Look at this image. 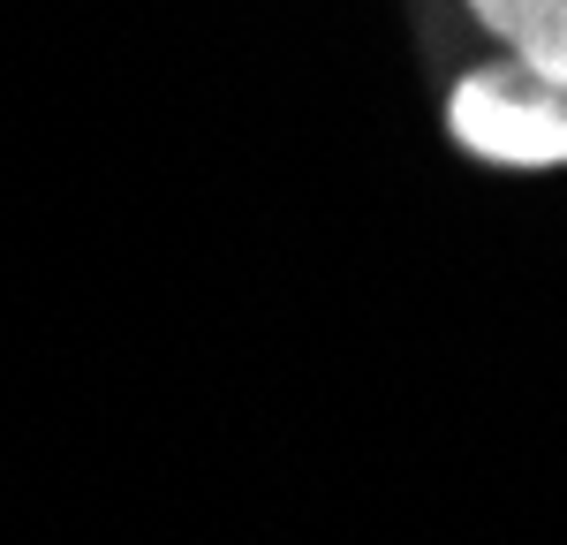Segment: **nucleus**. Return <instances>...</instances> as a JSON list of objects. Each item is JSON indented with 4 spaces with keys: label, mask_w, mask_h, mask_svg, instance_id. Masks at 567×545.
<instances>
[{
    "label": "nucleus",
    "mask_w": 567,
    "mask_h": 545,
    "mask_svg": "<svg viewBox=\"0 0 567 545\" xmlns=\"http://www.w3.org/2000/svg\"><path fill=\"white\" fill-rule=\"evenodd\" d=\"M446 130L484 167H567V84L523 61H484L454 84Z\"/></svg>",
    "instance_id": "obj_1"
},
{
    "label": "nucleus",
    "mask_w": 567,
    "mask_h": 545,
    "mask_svg": "<svg viewBox=\"0 0 567 545\" xmlns=\"http://www.w3.org/2000/svg\"><path fill=\"white\" fill-rule=\"evenodd\" d=\"M470 16L507 45V61L567 84V0H470Z\"/></svg>",
    "instance_id": "obj_2"
}]
</instances>
